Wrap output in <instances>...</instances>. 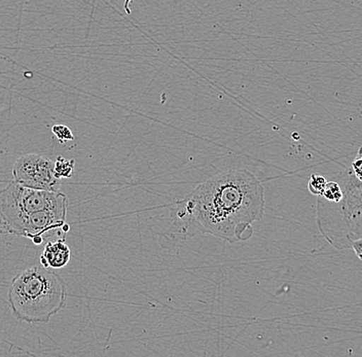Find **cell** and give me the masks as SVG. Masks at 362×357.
<instances>
[{
	"label": "cell",
	"mask_w": 362,
	"mask_h": 357,
	"mask_svg": "<svg viewBox=\"0 0 362 357\" xmlns=\"http://www.w3.org/2000/svg\"><path fill=\"white\" fill-rule=\"evenodd\" d=\"M64 280L44 267L34 266L13 278L8 289L11 313L20 322L47 323L66 306Z\"/></svg>",
	"instance_id": "7a4b0ae2"
},
{
	"label": "cell",
	"mask_w": 362,
	"mask_h": 357,
	"mask_svg": "<svg viewBox=\"0 0 362 357\" xmlns=\"http://www.w3.org/2000/svg\"><path fill=\"white\" fill-rule=\"evenodd\" d=\"M361 164H362V158H361V148H359L358 153H357L356 158H355L354 161L352 162V166H351V170L354 173V175L356 176L358 180H361Z\"/></svg>",
	"instance_id": "8fae6325"
},
{
	"label": "cell",
	"mask_w": 362,
	"mask_h": 357,
	"mask_svg": "<svg viewBox=\"0 0 362 357\" xmlns=\"http://www.w3.org/2000/svg\"><path fill=\"white\" fill-rule=\"evenodd\" d=\"M52 132L61 144H65V142L71 141L74 139V133L65 125H59V124L58 125H54L52 127Z\"/></svg>",
	"instance_id": "30bf717a"
},
{
	"label": "cell",
	"mask_w": 362,
	"mask_h": 357,
	"mask_svg": "<svg viewBox=\"0 0 362 357\" xmlns=\"http://www.w3.org/2000/svg\"><path fill=\"white\" fill-rule=\"evenodd\" d=\"M327 182V180H325V176L320 175V174H312L311 178L308 182V189L313 195L320 196L325 191Z\"/></svg>",
	"instance_id": "9c48e42d"
},
{
	"label": "cell",
	"mask_w": 362,
	"mask_h": 357,
	"mask_svg": "<svg viewBox=\"0 0 362 357\" xmlns=\"http://www.w3.org/2000/svg\"><path fill=\"white\" fill-rule=\"evenodd\" d=\"M71 259V250L65 237L45 244L44 252L40 255V265L47 269L65 268Z\"/></svg>",
	"instance_id": "8992f818"
},
{
	"label": "cell",
	"mask_w": 362,
	"mask_h": 357,
	"mask_svg": "<svg viewBox=\"0 0 362 357\" xmlns=\"http://www.w3.org/2000/svg\"><path fill=\"white\" fill-rule=\"evenodd\" d=\"M61 230H62L63 234H66V233L70 230V226L68 225L67 223H65L64 225L62 226V228H61Z\"/></svg>",
	"instance_id": "5bb4252c"
},
{
	"label": "cell",
	"mask_w": 362,
	"mask_h": 357,
	"mask_svg": "<svg viewBox=\"0 0 362 357\" xmlns=\"http://www.w3.org/2000/svg\"><path fill=\"white\" fill-rule=\"evenodd\" d=\"M67 202L66 195L60 191H40L11 182L0 189V226L8 234L17 235L31 214Z\"/></svg>",
	"instance_id": "277c9868"
},
{
	"label": "cell",
	"mask_w": 362,
	"mask_h": 357,
	"mask_svg": "<svg viewBox=\"0 0 362 357\" xmlns=\"http://www.w3.org/2000/svg\"><path fill=\"white\" fill-rule=\"evenodd\" d=\"M344 197L339 202H329L318 196L317 223L328 242L339 250L351 248L361 239V180L352 170L341 173Z\"/></svg>",
	"instance_id": "3957f363"
},
{
	"label": "cell",
	"mask_w": 362,
	"mask_h": 357,
	"mask_svg": "<svg viewBox=\"0 0 362 357\" xmlns=\"http://www.w3.org/2000/svg\"><path fill=\"white\" fill-rule=\"evenodd\" d=\"M74 165H76L74 160L65 159L64 157L59 156L53 164L54 175L60 180L63 178H71L74 175Z\"/></svg>",
	"instance_id": "52a82bcc"
},
{
	"label": "cell",
	"mask_w": 362,
	"mask_h": 357,
	"mask_svg": "<svg viewBox=\"0 0 362 357\" xmlns=\"http://www.w3.org/2000/svg\"><path fill=\"white\" fill-rule=\"evenodd\" d=\"M264 189L246 169L221 173L205 180L171 210L170 229L160 235L163 248L209 234L226 242L247 241L252 225L264 218Z\"/></svg>",
	"instance_id": "6da1fadb"
},
{
	"label": "cell",
	"mask_w": 362,
	"mask_h": 357,
	"mask_svg": "<svg viewBox=\"0 0 362 357\" xmlns=\"http://www.w3.org/2000/svg\"><path fill=\"white\" fill-rule=\"evenodd\" d=\"M323 199H325L329 202H339L344 197V187L343 185H339V182H327L325 185V191H323Z\"/></svg>",
	"instance_id": "ba28073f"
},
{
	"label": "cell",
	"mask_w": 362,
	"mask_h": 357,
	"mask_svg": "<svg viewBox=\"0 0 362 357\" xmlns=\"http://www.w3.org/2000/svg\"><path fill=\"white\" fill-rule=\"evenodd\" d=\"M133 0H124V11H126V13H128V15H130L131 13V8H130V4L131 2H132Z\"/></svg>",
	"instance_id": "4fadbf2b"
},
{
	"label": "cell",
	"mask_w": 362,
	"mask_h": 357,
	"mask_svg": "<svg viewBox=\"0 0 362 357\" xmlns=\"http://www.w3.org/2000/svg\"><path fill=\"white\" fill-rule=\"evenodd\" d=\"M361 244V239H357V240H355L354 242L352 243V246H351V248H353V250H354L355 254H357V257H358L359 259H362Z\"/></svg>",
	"instance_id": "7c38bea8"
},
{
	"label": "cell",
	"mask_w": 362,
	"mask_h": 357,
	"mask_svg": "<svg viewBox=\"0 0 362 357\" xmlns=\"http://www.w3.org/2000/svg\"><path fill=\"white\" fill-rule=\"evenodd\" d=\"M49 158L38 153H26L18 158L13 167V182L40 191H60L61 180L55 177Z\"/></svg>",
	"instance_id": "5b68a950"
}]
</instances>
